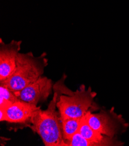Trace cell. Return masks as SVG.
Listing matches in <instances>:
<instances>
[{
  "label": "cell",
  "instance_id": "cell-6",
  "mask_svg": "<svg viewBox=\"0 0 129 146\" xmlns=\"http://www.w3.org/2000/svg\"><path fill=\"white\" fill-rule=\"evenodd\" d=\"M22 42V41L12 40L6 44L2 38L0 39V82L9 78L15 70Z\"/></svg>",
  "mask_w": 129,
  "mask_h": 146
},
{
  "label": "cell",
  "instance_id": "cell-8",
  "mask_svg": "<svg viewBox=\"0 0 129 146\" xmlns=\"http://www.w3.org/2000/svg\"><path fill=\"white\" fill-rule=\"evenodd\" d=\"M92 111H88L81 121L78 132L90 141L93 142L95 146H118L123 145V143L119 141L117 137H110L102 135L93 129L88 122V118Z\"/></svg>",
  "mask_w": 129,
  "mask_h": 146
},
{
  "label": "cell",
  "instance_id": "cell-7",
  "mask_svg": "<svg viewBox=\"0 0 129 146\" xmlns=\"http://www.w3.org/2000/svg\"><path fill=\"white\" fill-rule=\"evenodd\" d=\"M39 108V106L21 100L0 107V110H2L5 114L6 122L17 124L24 123L27 127L30 125L32 117Z\"/></svg>",
  "mask_w": 129,
  "mask_h": 146
},
{
  "label": "cell",
  "instance_id": "cell-3",
  "mask_svg": "<svg viewBox=\"0 0 129 146\" xmlns=\"http://www.w3.org/2000/svg\"><path fill=\"white\" fill-rule=\"evenodd\" d=\"M46 53L35 56L32 52H19L17 56L16 66L11 76L0 82L14 92H19L37 80L44 74L48 64Z\"/></svg>",
  "mask_w": 129,
  "mask_h": 146
},
{
  "label": "cell",
  "instance_id": "cell-10",
  "mask_svg": "<svg viewBox=\"0 0 129 146\" xmlns=\"http://www.w3.org/2000/svg\"><path fill=\"white\" fill-rule=\"evenodd\" d=\"M19 101L16 94L8 87L0 83V107H4Z\"/></svg>",
  "mask_w": 129,
  "mask_h": 146
},
{
  "label": "cell",
  "instance_id": "cell-11",
  "mask_svg": "<svg viewBox=\"0 0 129 146\" xmlns=\"http://www.w3.org/2000/svg\"><path fill=\"white\" fill-rule=\"evenodd\" d=\"M65 146H95V145L77 132L66 142Z\"/></svg>",
  "mask_w": 129,
  "mask_h": 146
},
{
  "label": "cell",
  "instance_id": "cell-9",
  "mask_svg": "<svg viewBox=\"0 0 129 146\" xmlns=\"http://www.w3.org/2000/svg\"><path fill=\"white\" fill-rule=\"evenodd\" d=\"M81 118L60 117L65 145L67 141L70 140L75 133L78 132Z\"/></svg>",
  "mask_w": 129,
  "mask_h": 146
},
{
  "label": "cell",
  "instance_id": "cell-2",
  "mask_svg": "<svg viewBox=\"0 0 129 146\" xmlns=\"http://www.w3.org/2000/svg\"><path fill=\"white\" fill-rule=\"evenodd\" d=\"M57 100L54 92L47 109L37 110L28 126L41 137L46 146H65L60 114L56 110Z\"/></svg>",
  "mask_w": 129,
  "mask_h": 146
},
{
  "label": "cell",
  "instance_id": "cell-4",
  "mask_svg": "<svg viewBox=\"0 0 129 146\" xmlns=\"http://www.w3.org/2000/svg\"><path fill=\"white\" fill-rule=\"evenodd\" d=\"M88 122L97 132L112 138L124 133L128 127L122 115L115 111L114 107L109 110H102L96 113L90 112Z\"/></svg>",
  "mask_w": 129,
  "mask_h": 146
},
{
  "label": "cell",
  "instance_id": "cell-1",
  "mask_svg": "<svg viewBox=\"0 0 129 146\" xmlns=\"http://www.w3.org/2000/svg\"><path fill=\"white\" fill-rule=\"evenodd\" d=\"M65 78L64 75L53 87L57 94V108L61 118H81L92 109H99L94 102L97 93L92 91L91 87L86 89L84 84H81L79 90L73 92L65 86Z\"/></svg>",
  "mask_w": 129,
  "mask_h": 146
},
{
  "label": "cell",
  "instance_id": "cell-5",
  "mask_svg": "<svg viewBox=\"0 0 129 146\" xmlns=\"http://www.w3.org/2000/svg\"><path fill=\"white\" fill-rule=\"evenodd\" d=\"M52 80L46 76H41L28 84L22 90L14 92L19 100L38 106L39 103L46 101L52 94Z\"/></svg>",
  "mask_w": 129,
  "mask_h": 146
}]
</instances>
